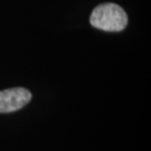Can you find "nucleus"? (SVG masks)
I'll use <instances>...</instances> for the list:
<instances>
[{
  "instance_id": "nucleus-1",
  "label": "nucleus",
  "mask_w": 151,
  "mask_h": 151,
  "mask_svg": "<svg viewBox=\"0 0 151 151\" xmlns=\"http://www.w3.org/2000/svg\"><path fill=\"white\" fill-rule=\"evenodd\" d=\"M90 25L105 32H121L127 27L128 16L122 7L114 3L98 5L89 18Z\"/></svg>"
},
{
  "instance_id": "nucleus-2",
  "label": "nucleus",
  "mask_w": 151,
  "mask_h": 151,
  "mask_svg": "<svg viewBox=\"0 0 151 151\" xmlns=\"http://www.w3.org/2000/svg\"><path fill=\"white\" fill-rule=\"evenodd\" d=\"M32 93L24 87H15L0 91V113L14 112L31 101Z\"/></svg>"
}]
</instances>
